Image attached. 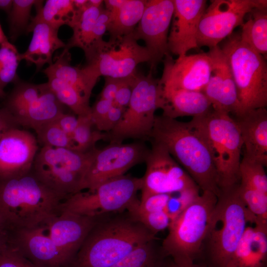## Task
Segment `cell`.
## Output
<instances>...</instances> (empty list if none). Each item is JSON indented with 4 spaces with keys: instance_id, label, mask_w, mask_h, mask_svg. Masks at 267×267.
<instances>
[{
    "instance_id": "cell-4",
    "label": "cell",
    "mask_w": 267,
    "mask_h": 267,
    "mask_svg": "<svg viewBox=\"0 0 267 267\" xmlns=\"http://www.w3.org/2000/svg\"><path fill=\"white\" fill-rule=\"evenodd\" d=\"M238 185L220 190L218 196L197 261L208 267H225L246 227L257 222L240 198Z\"/></svg>"
},
{
    "instance_id": "cell-44",
    "label": "cell",
    "mask_w": 267,
    "mask_h": 267,
    "mask_svg": "<svg viewBox=\"0 0 267 267\" xmlns=\"http://www.w3.org/2000/svg\"><path fill=\"white\" fill-rule=\"evenodd\" d=\"M112 104V102L99 98L91 107L90 117L95 127L104 118Z\"/></svg>"
},
{
    "instance_id": "cell-20",
    "label": "cell",
    "mask_w": 267,
    "mask_h": 267,
    "mask_svg": "<svg viewBox=\"0 0 267 267\" xmlns=\"http://www.w3.org/2000/svg\"><path fill=\"white\" fill-rule=\"evenodd\" d=\"M174 10L168 40L169 53L183 56L198 47L197 34L201 17L207 7L205 0H173Z\"/></svg>"
},
{
    "instance_id": "cell-17",
    "label": "cell",
    "mask_w": 267,
    "mask_h": 267,
    "mask_svg": "<svg viewBox=\"0 0 267 267\" xmlns=\"http://www.w3.org/2000/svg\"><path fill=\"white\" fill-rule=\"evenodd\" d=\"M159 83L163 89L203 91L212 72V60L208 53L185 55L174 59L170 54L163 60Z\"/></svg>"
},
{
    "instance_id": "cell-13",
    "label": "cell",
    "mask_w": 267,
    "mask_h": 267,
    "mask_svg": "<svg viewBox=\"0 0 267 267\" xmlns=\"http://www.w3.org/2000/svg\"><path fill=\"white\" fill-rule=\"evenodd\" d=\"M267 5L266 0H213L206 8L199 21L197 46L210 49L230 36L242 26L244 18L255 8Z\"/></svg>"
},
{
    "instance_id": "cell-38",
    "label": "cell",
    "mask_w": 267,
    "mask_h": 267,
    "mask_svg": "<svg viewBox=\"0 0 267 267\" xmlns=\"http://www.w3.org/2000/svg\"><path fill=\"white\" fill-rule=\"evenodd\" d=\"M35 132L38 142L42 146L74 150L72 138L59 127L55 120L43 125Z\"/></svg>"
},
{
    "instance_id": "cell-27",
    "label": "cell",
    "mask_w": 267,
    "mask_h": 267,
    "mask_svg": "<svg viewBox=\"0 0 267 267\" xmlns=\"http://www.w3.org/2000/svg\"><path fill=\"white\" fill-rule=\"evenodd\" d=\"M70 58L69 50L64 49L43 72L46 76H53L75 88L90 99L91 92L99 77L88 65L82 68L72 66Z\"/></svg>"
},
{
    "instance_id": "cell-37",
    "label": "cell",
    "mask_w": 267,
    "mask_h": 267,
    "mask_svg": "<svg viewBox=\"0 0 267 267\" xmlns=\"http://www.w3.org/2000/svg\"><path fill=\"white\" fill-rule=\"evenodd\" d=\"M238 191L248 210L256 217V222H267V194L242 182Z\"/></svg>"
},
{
    "instance_id": "cell-14",
    "label": "cell",
    "mask_w": 267,
    "mask_h": 267,
    "mask_svg": "<svg viewBox=\"0 0 267 267\" xmlns=\"http://www.w3.org/2000/svg\"><path fill=\"white\" fill-rule=\"evenodd\" d=\"M151 141L142 177L140 199L156 194H168L199 189L186 171L162 144Z\"/></svg>"
},
{
    "instance_id": "cell-32",
    "label": "cell",
    "mask_w": 267,
    "mask_h": 267,
    "mask_svg": "<svg viewBox=\"0 0 267 267\" xmlns=\"http://www.w3.org/2000/svg\"><path fill=\"white\" fill-rule=\"evenodd\" d=\"M166 258L155 239L135 248L111 267H163Z\"/></svg>"
},
{
    "instance_id": "cell-10",
    "label": "cell",
    "mask_w": 267,
    "mask_h": 267,
    "mask_svg": "<svg viewBox=\"0 0 267 267\" xmlns=\"http://www.w3.org/2000/svg\"><path fill=\"white\" fill-rule=\"evenodd\" d=\"M142 178L131 175L110 179L92 190L77 192L63 201L59 211L65 210L94 218L126 210L142 188Z\"/></svg>"
},
{
    "instance_id": "cell-1",
    "label": "cell",
    "mask_w": 267,
    "mask_h": 267,
    "mask_svg": "<svg viewBox=\"0 0 267 267\" xmlns=\"http://www.w3.org/2000/svg\"><path fill=\"white\" fill-rule=\"evenodd\" d=\"M62 201L32 170L0 181V218L7 231L45 225Z\"/></svg>"
},
{
    "instance_id": "cell-34",
    "label": "cell",
    "mask_w": 267,
    "mask_h": 267,
    "mask_svg": "<svg viewBox=\"0 0 267 267\" xmlns=\"http://www.w3.org/2000/svg\"><path fill=\"white\" fill-rule=\"evenodd\" d=\"M38 0H13L11 9L8 14L9 35L12 42L21 34L27 33L31 20L32 7Z\"/></svg>"
},
{
    "instance_id": "cell-45",
    "label": "cell",
    "mask_w": 267,
    "mask_h": 267,
    "mask_svg": "<svg viewBox=\"0 0 267 267\" xmlns=\"http://www.w3.org/2000/svg\"><path fill=\"white\" fill-rule=\"evenodd\" d=\"M104 79V85L100 94L99 98L109 100L113 103L124 78L105 77Z\"/></svg>"
},
{
    "instance_id": "cell-15",
    "label": "cell",
    "mask_w": 267,
    "mask_h": 267,
    "mask_svg": "<svg viewBox=\"0 0 267 267\" xmlns=\"http://www.w3.org/2000/svg\"><path fill=\"white\" fill-rule=\"evenodd\" d=\"M149 149L144 141L110 143L96 149L85 176L82 191L92 190L102 183L123 176L131 168L145 162Z\"/></svg>"
},
{
    "instance_id": "cell-54",
    "label": "cell",
    "mask_w": 267,
    "mask_h": 267,
    "mask_svg": "<svg viewBox=\"0 0 267 267\" xmlns=\"http://www.w3.org/2000/svg\"><path fill=\"white\" fill-rule=\"evenodd\" d=\"M8 41L7 37L4 34L1 26L0 24V44Z\"/></svg>"
},
{
    "instance_id": "cell-33",
    "label": "cell",
    "mask_w": 267,
    "mask_h": 267,
    "mask_svg": "<svg viewBox=\"0 0 267 267\" xmlns=\"http://www.w3.org/2000/svg\"><path fill=\"white\" fill-rule=\"evenodd\" d=\"M78 123L72 136L74 148L77 151L85 152L94 148L97 142L106 140L107 134L97 130H93L94 126L90 115L78 116Z\"/></svg>"
},
{
    "instance_id": "cell-36",
    "label": "cell",
    "mask_w": 267,
    "mask_h": 267,
    "mask_svg": "<svg viewBox=\"0 0 267 267\" xmlns=\"http://www.w3.org/2000/svg\"><path fill=\"white\" fill-rule=\"evenodd\" d=\"M139 200L136 198L128 207L129 215L140 222L155 235L169 227L173 222L164 212H148L141 209L139 205Z\"/></svg>"
},
{
    "instance_id": "cell-8",
    "label": "cell",
    "mask_w": 267,
    "mask_h": 267,
    "mask_svg": "<svg viewBox=\"0 0 267 267\" xmlns=\"http://www.w3.org/2000/svg\"><path fill=\"white\" fill-rule=\"evenodd\" d=\"M96 149L82 152L69 148L42 146L35 157L32 170L64 201L82 191L85 176Z\"/></svg>"
},
{
    "instance_id": "cell-16",
    "label": "cell",
    "mask_w": 267,
    "mask_h": 267,
    "mask_svg": "<svg viewBox=\"0 0 267 267\" xmlns=\"http://www.w3.org/2000/svg\"><path fill=\"white\" fill-rule=\"evenodd\" d=\"M174 10L173 0H147L142 16L134 30V38L143 40L151 56L153 71L165 56L170 54L168 40Z\"/></svg>"
},
{
    "instance_id": "cell-46",
    "label": "cell",
    "mask_w": 267,
    "mask_h": 267,
    "mask_svg": "<svg viewBox=\"0 0 267 267\" xmlns=\"http://www.w3.org/2000/svg\"><path fill=\"white\" fill-rule=\"evenodd\" d=\"M55 121L59 127L72 138L78 123V116L64 112L55 120Z\"/></svg>"
},
{
    "instance_id": "cell-22",
    "label": "cell",
    "mask_w": 267,
    "mask_h": 267,
    "mask_svg": "<svg viewBox=\"0 0 267 267\" xmlns=\"http://www.w3.org/2000/svg\"><path fill=\"white\" fill-rule=\"evenodd\" d=\"M100 219L60 210L45 225L50 237L72 265L88 234Z\"/></svg>"
},
{
    "instance_id": "cell-12",
    "label": "cell",
    "mask_w": 267,
    "mask_h": 267,
    "mask_svg": "<svg viewBox=\"0 0 267 267\" xmlns=\"http://www.w3.org/2000/svg\"><path fill=\"white\" fill-rule=\"evenodd\" d=\"M87 65L100 76L125 78L137 74L136 67L150 63L151 55L140 45L133 33L115 39L103 40L87 59Z\"/></svg>"
},
{
    "instance_id": "cell-41",
    "label": "cell",
    "mask_w": 267,
    "mask_h": 267,
    "mask_svg": "<svg viewBox=\"0 0 267 267\" xmlns=\"http://www.w3.org/2000/svg\"><path fill=\"white\" fill-rule=\"evenodd\" d=\"M110 19L109 12L102 8L94 26L90 49L89 53L85 55L86 59L89 57L97 45L103 40V37L107 31Z\"/></svg>"
},
{
    "instance_id": "cell-48",
    "label": "cell",
    "mask_w": 267,
    "mask_h": 267,
    "mask_svg": "<svg viewBox=\"0 0 267 267\" xmlns=\"http://www.w3.org/2000/svg\"><path fill=\"white\" fill-rule=\"evenodd\" d=\"M126 0H105V9L108 10L110 15L116 13L125 3Z\"/></svg>"
},
{
    "instance_id": "cell-42",
    "label": "cell",
    "mask_w": 267,
    "mask_h": 267,
    "mask_svg": "<svg viewBox=\"0 0 267 267\" xmlns=\"http://www.w3.org/2000/svg\"><path fill=\"white\" fill-rule=\"evenodd\" d=\"M137 74L123 79L116 94L113 102L114 105L124 108L127 107L131 98L133 85Z\"/></svg>"
},
{
    "instance_id": "cell-55",
    "label": "cell",
    "mask_w": 267,
    "mask_h": 267,
    "mask_svg": "<svg viewBox=\"0 0 267 267\" xmlns=\"http://www.w3.org/2000/svg\"><path fill=\"white\" fill-rule=\"evenodd\" d=\"M5 95L4 91L0 90V97H4Z\"/></svg>"
},
{
    "instance_id": "cell-19",
    "label": "cell",
    "mask_w": 267,
    "mask_h": 267,
    "mask_svg": "<svg viewBox=\"0 0 267 267\" xmlns=\"http://www.w3.org/2000/svg\"><path fill=\"white\" fill-rule=\"evenodd\" d=\"M37 138L15 128L0 136V181L25 174L32 169L39 151Z\"/></svg>"
},
{
    "instance_id": "cell-47",
    "label": "cell",
    "mask_w": 267,
    "mask_h": 267,
    "mask_svg": "<svg viewBox=\"0 0 267 267\" xmlns=\"http://www.w3.org/2000/svg\"><path fill=\"white\" fill-rule=\"evenodd\" d=\"M19 126L8 110L4 107L0 108V136L5 131Z\"/></svg>"
},
{
    "instance_id": "cell-9",
    "label": "cell",
    "mask_w": 267,
    "mask_h": 267,
    "mask_svg": "<svg viewBox=\"0 0 267 267\" xmlns=\"http://www.w3.org/2000/svg\"><path fill=\"white\" fill-rule=\"evenodd\" d=\"M152 73L150 70L146 76L137 74L128 106L116 126L106 133L110 143H123L127 139L149 140L161 93L159 79Z\"/></svg>"
},
{
    "instance_id": "cell-5",
    "label": "cell",
    "mask_w": 267,
    "mask_h": 267,
    "mask_svg": "<svg viewBox=\"0 0 267 267\" xmlns=\"http://www.w3.org/2000/svg\"><path fill=\"white\" fill-rule=\"evenodd\" d=\"M188 122L208 147L220 190L239 184L243 141L234 119L229 114L212 109Z\"/></svg>"
},
{
    "instance_id": "cell-26",
    "label": "cell",
    "mask_w": 267,
    "mask_h": 267,
    "mask_svg": "<svg viewBox=\"0 0 267 267\" xmlns=\"http://www.w3.org/2000/svg\"><path fill=\"white\" fill-rule=\"evenodd\" d=\"M159 108L163 110L162 115L176 119L179 117L203 115L212 107L202 91L165 89L161 87Z\"/></svg>"
},
{
    "instance_id": "cell-35",
    "label": "cell",
    "mask_w": 267,
    "mask_h": 267,
    "mask_svg": "<svg viewBox=\"0 0 267 267\" xmlns=\"http://www.w3.org/2000/svg\"><path fill=\"white\" fill-rule=\"evenodd\" d=\"M21 60V53L14 44L9 41L0 44V90L18 81L17 70Z\"/></svg>"
},
{
    "instance_id": "cell-53",
    "label": "cell",
    "mask_w": 267,
    "mask_h": 267,
    "mask_svg": "<svg viewBox=\"0 0 267 267\" xmlns=\"http://www.w3.org/2000/svg\"><path fill=\"white\" fill-rule=\"evenodd\" d=\"M103 2V0H88V4L95 7L100 8L102 7Z\"/></svg>"
},
{
    "instance_id": "cell-51",
    "label": "cell",
    "mask_w": 267,
    "mask_h": 267,
    "mask_svg": "<svg viewBox=\"0 0 267 267\" xmlns=\"http://www.w3.org/2000/svg\"><path fill=\"white\" fill-rule=\"evenodd\" d=\"M12 2L13 0H0V10L8 14L11 9Z\"/></svg>"
},
{
    "instance_id": "cell-3",
    "label": "cell",
    "mask_w": 267,
    "mask_h": 267,
    "mask_svg": "<svg viewBox=\"0 0 267 267\" xmlns=\"http://www.w3.org/2000/svg\"><path fill=\"white\" fill-rule=\"evenodd\" d=\"M149 140L165 146L202 192L210 191L218 197L220 190L210 151L188 122L156 116Z\"/></svg>"
},
{
    "instance_id": "cell-7",
    "label": "cell",
    "mask_w": 267,
    "mask_h": 267,
    "mask_svg": "<svg viewBox=\"0 0 267 267\" xmlns=\"http://www.w3.org/2000/svg\"><path fill=\"white\" fill-rule=\"evenodd\" d=\"M235 84L241 113L267 105L265 58L242 42L239 34L229 37L222 48Z\"/></svg>"
},
{
    "instance_id": "cell-28",
    "label": "cell",
    "mask_w": 267,
    "mask_h": 267,
    "mask_svg": "<svg viewBox=\"0 0 267 267\" xmlns=\"http://www.w3.org/2000/svg\"><path fill=\"white\" fill-rule=\"evenodd\" d=\"M248 14L242 25L241 41L266 58L267 54V5L258 7Z\"/></svg>"
},
{
    "instance_id": "cell-6",
    "label": "cell",
    "mask_w": 267,
    "mask_h": 267,
    "mask_svg": "<svg viewBox=\"0 0 267 267\" xmlns=\"http://www.w3.org/2000/svg\"><path fill=\"white\" fill-rule=\"evenodd\" d=\"M217 200L215 193L203 191L173 222L161 245L165 258L182 266L198 260Z\"/></svg>"
},
{
    "instance_id": "cell-31",
    "label": "cell",
    "mask_w": 267,
    "mask_h": 267,
    "mask_svg": "<svg viewBox=\"0 0 267 267\" xmlns=\"http://www.w3.org/2000/svg\"><path fill=\"white\" fill-rule=\"evenodd\" d=\"M147 0H126L111 19L107 32L109 39H115L131 34L139 23L144 12Z\"/></svg>"
},
{
    "instance_id": "cell-2",
    "label": "cell",
    "mask_w": 267,
    "mask_h": 267,
    "mask_svg": "<svg viewBox=\"0 0 267 267\" xmlns=\"http://www.w3.org/2000/svg\"><path fill=\"white\" fill-rule=\"evenodd\" d=\"M155 234L127 213L99 219L91 228L72 263L73 267H111Z\"/></svg>"
},
{
    "instance_id": "cell-43",
    "label": "cell",
    "mask_w": 267,
    "mask_h": 267,
    "mask_svg": "<svg viewBox=\"0 0 267 267\" xmlns=\"http://www.w3.org/2000/svg\"><path fill=\"white\" fill-rule=\"evenodd\" d=\"M125 109L113 104L104 118L95 127L96 129L103 133L111 132L121 120Z\"/></svg>"
},
{
    "instance_id": "cell-24",
    "label": "cell",
    "mask_w": 267,
    "mask_h": 267,
    "mask_svg": "<svg viewBox=\"0 0 267 267\" xmlns=\"http://www.w3.org/2000/svg\"><path fill=\"white\" fill-rule=\"evenodd\" d=\"M225 267H267V222L246 227Z\"/></svg>"
},
{
    "instance_id": "cell-21",
    "label": "cell",
    "mask_w": 267,
    "mask_h": 267,
    "mask_svg": "<svg viewBox=\"0 0 267 267\" xmlns=\"http://www.w3.org/2000/svg\"><path fill=\"white\" fill-rule=\"evenodd\" d=\"M212 60V72L203 92L216 111L233 114L239 112L235 84L226 57L218 45L207 52Z\"/></svg>"
},
{
    "instance_id": "cell-29",
    "label": "cell",
    "mask_w": 267,
    "mask_h": 267,
    "mask_svg": "<svg viewBox=\"0 0 267 267\" xmlns=\"http://www.w3.org/2000/svg\"><path fill=\"white\" fill-rule=\"evenodd\" d=\"M38 0L35 5L36 14L30 23L41 22L59 29L64 25L71 27L75 19L77 9L73 0Z\"/></svg>"
},
{
    "instance_id": "cell-23",
    "label": "cell",
    "mask_w": 267,
    "mask_h": 267,
    "mask_svg": "<svg viewBox=\"0 0 267 267\" xmlns=\"http://www.w3.org/2000/svg\"><path fill=\"white\" fill-rule=\"evenodd\" d=\"M245 146L244 156L267 165V111L260 108L246 111L235 116Z\"/></svg>"
},
{
    "instance_id": "cell-50",
    "label": "cell",
    "mask_w": 267,
    "mask_h": 267,
    "mask_svg": "<svg viewBox=\"0 0 267 267\" xmlns=\"http://www.w3.org/2000/svg\"><path fill=\"white\" fill-rule=\"evenodd\" d=\"M7 233L0 218V250L7 245Z\"/></svg>"
},
{
    "instance_id": "cell-11",
    "label": "cell",
    "mask_w": 267,
    "mask_h": 267,
    "mask_svg": "<svg viewBox=\"0 0 267 267\" xmlns=\"http://www.w3.org/2000/svg\"><path fill=\"white\" fill-rule=\"evenodd\" d=\"M4 97L3 107L18 125L35 131L54 121L64 113L63 105L57 99L47 83L33 84L18 81Z\"/></svg>"
},
{
    "instance_id": "cell-52",
    "label": "cell",
    "mask_w": 267,
    "mask_h": 267,
    "mask_svg": "<svg viewBox=\"0 0 267 267\" xmlns=\"http://www.w3.org/2000/svg\"><path fill=\"white\" fill-rule=\"evenodd\" d=\"M88 0H73L74 7L76 9H81L88 4Z\"/></svg>"
},
{
    "instance_id": "cell-18",
    "label": "cell",
    "mask_w": 267,
    "mask_h": 267,
    "mask_svg": "<svg viewBox=\"0 0 267 267\" xmlns=\"http://www.w3.org/2000/svg\"><path fill=\"white\" fill-rule=\"evenodd\" d=\"M7 245L41 267H67L70 263L50 237L45 225L7 231Z\"/></svg>"
},
{
    "instance_id": "cell-40",
    "label": "cell",
    "mask_w": 267,
    "mask_h": 267,
    "mask_svg": "<svg viewBox=\"0 0 267 267\" xmlns=\"http://www.w3.org/2000/svg\"><path fill=\"white\" fill-rule=\"evenodd\" d=\"M0 267H41L7 245L0 250Z\"/></svg>"
},
{
    "instance_id": "cell-30",
    "label": "cell",
    "mask_w": 267,
    "mask_h": 267,
    "mask_svg": "<svg viewBox=\"0 0 267 267\" xmlns=\"http://www.w3.org/2000/svg\"><path fill=\"white\" fill-rule=\"evenodd\" d=\"M102 8L87 4L83 9H77L75 19L71 27L73 34L64 49L69 50L72 47H78L83 50L85 55L89 53L94 26Z\"/></svg>"
},
{
    "instance_id": "cell-49",
    "label": "cell",
    "mask_w": 267,
    "mask_h": 267,
    "mask_svg": "<svg viewBox=\"0 0 267 267\" xmlns=\"http://www.w3.org/2000/svg\"><path fill=\"white\" fill-rule=\"evenodd\" d=\"M163 267H208L204 263L196 262L188 266H182L175 263L171 258H166Z\"/></svg>"
},
{
    "instance_id": "cell-39",
    "label": "cell",
    "mask_w": 267,
    "mask_h": 267,
    "mask_svg": "<svg viewBox=\"0 0 267 267\" xmlns=\"http://www.w3.org/2000/svg\"><path fill=\"white\" fill-rule=\"evenodd\" d=\"M265 167L261 163L243 156L239 167L240 182L267 194V176Z\"/></svg>"
},
{
    "instance_id": "cell-25",
    "label": "cell",
    "mask_w": 267,
    "mask_h": 267,
    "mask_svg": "<svg viewBox=\"0 0 267 267\" xmlns=\"http://www.w3.org/2000/svg\"><path fill=\"white\" fill-rule=\"evenodd\" d=\"M58 29L41 22L30 23L27 33L32 32V38L27 49L21 53V60L34 64L37 71L45 64L52 63L54 52L66 44L58 37Z\"/></svg>"
}]
</instances>
